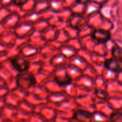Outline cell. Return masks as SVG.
<instances>
[{
	"mask_svg": "<svg viewBox=\"0 0 122 122\" xmlns=\"http://www.w3.org/2000/svg\"><path fill=\"white\" fill-rule=\"evenodd\" d=\"M17 84L22 89H29L36 83L35 78L29 73H23L17 76Z\"/></svg>",
	"mask_w": 122,
	"mask_h": 122,
	"instance_id": "1",
	"label": "cell"
},
{
	"mask_svg": "<svg viewBox=\"0 0 122 122\" xmlns=\"http://www.w3.org/2000/svg\"><path fill=\"white\" fill-rule=\"evenodd\" d=\"M105 67L113 72L122 71V58H111L106 60Z\"/></svg>",
	"mask_w": 122,
	"mask_h": 122,
	"instance_id": "2",
	"label": "cell"
},
{
	"mask_svg": "<svg viewBox=\"0 0 122 122\" xmlns=\"http://www.w3.org/2000/svg\"><path fill=\"white\" fill-rule=\"evenodd\" d=\"M92 38L99 43H104L111 39V33L104 29H95L93 31Z\"/></svg>",
	"mask_w": 122,
	"mask_h": 122,
	"instance_id": "3",
	"label": "cell"
},
{
	"mask_svg": "<svg viewBox=\"0 0 122 122\" xmlns=\"http://www.w3.org/2000/svg\"><path fill=\"white\" fill-rule=\"evenodd\" d=\"M12 64L15 69L19 72L26 71L29 68V62L22 57H15L12 60Z\"/></svg>",
	"mask_w": 122,
	"mask_h": 122,
	"instance_id": "4",
	"label": "cell"
},
{
	"mask_svg": "<svg viewBox=\"0 0 122 122\" xmlns=\"http://www.w3.org/2000/svg\"><path fill=\"white\" fill-rule=\"evenodd\" d=\"M91 117L92 114L90 112L84 110H78L75 113L73 117V119L79 122H87L91 121Z\"/></svg>",
	"mask_w": 122,
	"mask_h": 122,
	"instance_id": "5",
	"label": "cell"
},
{
	"mask_svg": "<svg viewBox=\"0 0 122 122\" xmlns=\"http://www.w3.org/2000/svg\"><path fill=\"white\" fill-rule=\"evenodd\" d=\"M55 79L57 81V83L59 85H60V86H65V85L70 84L71 83V78L70 76H68V75H66L64 77V79L63 78H61V77L56 76L55 78Z\"/></svg>",
	"mask_w": 122,
	"mask_h": 122,
	"instance_id": "6",
	"label": "cell"
},
{
	"mask_svg": "<svg viewBox=\"0 0 122 122\" xmlns=\"http://www.w3.org/2000/svg\"><path fill=\"white\" fill-rule=\"evenodd\" d=\"M112 56L114 58H122V48L118 45H114L112 48Z\"/></svg>",
	"mask_w": 122,
	"mask_h": 122,
	"instance_id": "7",
	"label": "cell"
},
{
	"mask_svg": "<svg viewBox=\"0 0 122 122\" xmlns=\"http://www.w3.org/2000/svg\"><path fill=\"white\" fill-rule=\"evenodd\" d=\"M110 120L112 122H122V112H114L110 117Z\"/></svg>",
	"mask_w": 122,
	"mask_h": 122,
	"instance_id": "8",
	"label": "cell"
},
{
	"mask_svg": "<svg viewBox=\"0 0 122 122\" xmlns=\"http://www.w3.org/2000/svg\"><path fill=\"white\" fill-rule=\"evenodd\" d=\"M28 0H14V3L17 6H21L25 4Z\"/></svg>",
	"mask_w": 122,
	"mask_h": 122,
	"instance_id": "9",
	"label": "cell"
}]
</instances>
